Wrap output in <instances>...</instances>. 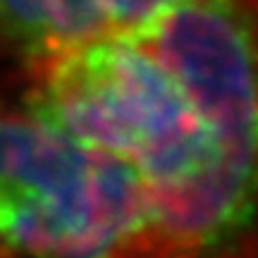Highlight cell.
<instances>
[{
    "instance_id": "3957f363",
    "label": "cell",
    "mask_w": 258,
    "mask_h": 258,
    "mask_svg": "<svg viewBox=\"0 0 258 258\" xmlns=\"http://www.w3.org/2000/svg\"><path fill=\"white\" fill-rule=\"evenodd\" d=\"M105 36V0H0V48L22 70Z\"/></svg>"
},
{
    "instance_id": "277c9868",
    "label": "cell",
    "mask_w": 258,
    "mask_h": 258,
    "mask_svg": "<svg viewBox=\"0 0 258 258\" xmlns=\"http://www.w3.org/2000/svg\"><path fill=\"white\" fill-rule=\"evenodd\" d=\"M175 3L177 0H105V10L110 17V36L134 31Z\"/></svg>"
},
{
    "instance_id": "6da1fadb",
    "label": "cell",
    "mask_w": 258,
    "mask_h": 258,
    "mask_svg": "<svg viewBox=\"0 0 258 258\" xmlns=\"http://www.w3.org/2000/svg\"><path fill=\"white\" fill-rule=\"evenodd\" d=\"M22 105L137 172L148 222L129 258L256 256V127L208 112L134 36L27 70Z\"/></svg>"
},
{
    "instance_id": "7a4b0ae2",
    "label": "cell",
    "mask_w": 258,
    "mask_h": 258,
    "mask_svg": "<svg viewBox=\"0 0 258 258\" xmlns=\"http://www.w3.org/2000/svg\"><path fill=\"white\" fill-rule=\"evenodd\" d=\"M146 222L132 167L0 103V258H129Z\"/></svg>"
}]
</instances>
